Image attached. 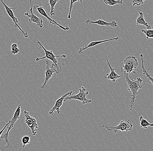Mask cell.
Segmentation results:
<instances>
[{
  "label": "cell",
  "instance_id": "14",
  "mask_svg": "<svg viewBox=\"0 0 153 151\" xmlns=\"http://www.w3.org/2000/svg\"><path fill=\"white\" fill-rule=\"evenodd\" d=\"M119 38L118 37H116V38H113V39H107V40H103V41H95V42H91L88 45H86L83 48H81L79 49L78 53L79 54H83V51H84L87 48H89L93 47L97 45H99V44L103 43L106 42H109V41H118L119 40Z\"/></svg>",
  "mask_w": 153,
  "mask_h": 151
},
{
  "label": "cell",
  "instance_id": "15",
  "mask_svg": "<svg viewBox=\"0 0 153 151\" xmlns=\"http://www.w3.org/2000/svg\"><path fill=\"white\" fill-rule=\"evenodd\" d=\"M21 106H22L21 105H19L18 106L14 113V115L12 119L9 121L8 123H7V128H8L9 126L14 127L15 122H17V120L20 118L21 113Z\"/></svg>",
  "mask_w": 153,
  "mask_h": 151
},
{
  "label": "cell",
  "instance_id": "2",
  "mask_svg": "<svg viewBox=\"0 0 153 151\" xmlns=\"http://www.w3.org/2000/svg\"><path fill=\"white\" fill-rule=\"evenodd\" d=\"M38 44L39 45V49L42 48L44 50L45 52V56L44 57H42V58H36V62H38L40 60L44 59H47L48 60H51L53 62V63L55 65V67L57 69V71L58 73H60L62 71V68L61 67V65L58 63V62L57 59V57H61V58H66L67 56L66 55H55L53 54L52 51L47 50L45 49L42 45L41 43L39 41L38 42Z\"/></svg>",
  "mask_w": 153,
  "mask_h": 151
},
{
  "label": "cell",
  "instance_id": "12",
  "mask_svg": "<svg viewBox=\"0 0 153 151\" xmlns=\"http://www.w3.org/2000/svg\"><path fill=\"white\" fill-rule=\"evenodd\" d=\"M106 61H107V63H108V65L109 67L110 71L111 72L110 73L107 74L104 76L105 79H109V80H111L112 82L113 83H115L117 79H119L121 77V76L118 75L116 72H115V69L112 68V67L111 66V64L110 63L108 59L107 58H105Z\"/></svg>",
  "mask_w": 153,
  "mask_h": 151
},
{
  "label": "cell",
  "instance_id": "7",
  "mask_svg": "<svg viewBox=\"0 0 153 151\" xmlns=\"http://www.w3.org/2000/svg\"><path fill=\"white\" fill-rule=\"evenodd\" d=\"M55 68H56L55 65L53 63H52L51 65L49 62V60L47 59L46 61V70L45 72V76L44 84L42 86H41V88L44 89L47 86V84L48 82L50 79V78L53 76V73H58L57 70L55 69Z\"/></svg>",
  "mask_w": 153,
  "mask_h": 151
},
{
  "label": "cell",
  "instance_id": "18",
  "mask_svg": "<svg viewBox=\"0 0 153 151\" xmlns=\"http://www.w3.org/2000/svg\"><path fill=\"white\" fill-rule=\"evenodd\" d=\"M143 54H141L140 55V58H141V64H142V70L140 71H142L143 73V74L145 75L146 76V77H147V78H148V80L151 82V83H152V85L153 84V78L152 77H151L150 76V74L148 73V72H147L146 70L145 69V68H144V65H143Z\"/></svg>",
  "mask_w": 153,
  "mask_h": 151
},
{
  "label": "cell",
  "instance_id": "26",
  "mask_svg": "<svg viewBox=\"0 0 153 151\" xmlns=\"http://www.w3.org/2000/svg\"><path fill=\"white\" fill-rule=\"evenodd\" d=\"M147 0H133V6H135V5L140 6L144 4V2Z\"/></svg>",
  "mask_w": 153,
  "mask_h": 151
},
{
  "label": "cell",
  "instance_id": "6",
  "mask_svg": "<svg viewBox=\"0 0 153 151\" xmlns=\"http://www.w3.org/2000/svg\"><path fill=\"white\" fill-rule=\"evenodd\" d=\"M0 2L4 6L5 10L6 12L7 13L8 16L11 18V19L10 20V21H12L14 22V26L15 27L18 28L19 30L23 34L25 38H28V35L27 34V31L26 32H25L24 30L22 29L20 26L18 24L19 23V21H18V19L14 16V12L13 11V9H16V7H10L8 6L4 2L3 0H0Z\"/></svg>",
  "mask_w": 153,
  "mask_h": 151
},
{
  "label": "cell",
  "instance_id": "13",
  "mask_svg": "<svg viewBox=\"0 0 153 151\" xmlns=\"http://www.w3.org/2000/svg\"><path fill=\"white\" fill-rule=\"evenodd\" d=\"M85 23L90 25L97 24L98 25L105 26H110L113 28H116L117 26V23L115 21H112L111 22H108L102 20L98 19L97 21H93L90 19H88L85 21Z\"/></svg>",
  "mask_w": 153,
  "mask_h": 151
},
{
  "label": "cell",
  "instance_id": "24",
  "mask_svg": "<svg viewBox=\"0 0 153 151\" xmlns=\"http://www.w3.org/2000/svg\"><path fill=\"white\" fill-rule=\"evenodd\" d=\"M30 140V136L29 135H28V136L25 135V136H23L22 137V142L23 144V148H25L26 145L29 144Z\"/></svg>",
  "mask_w": 153,
  "mask_h": 151
},
{
  "label": "cell",
  "instance_id": "21",
  "mask_svg": "<svg viewBox=\"0 0 153 151\" xmlns=\"http://www.w3.org/2000/svg\"><path fill=\"white\" fill-rule=\"evenodd\" d=\"M13 126H9L8 127L7 129H8V130H7V132H6V133L4 134L3 135H1V138H3V139L4 140L5 142L6 143H7V146H9V137H8V135H9V132L13 128Z\"/></svg>",
  "mask_w": 153,
  "mask_h": 151
},
{
  "label": "cell",
  "instance_id": "5",
  "mask_svg": "<svg viewBox=\"0 0 153 151\" xmlns=\"http://www.w3.org/2000/svg\"><path fill=\"white\" fill-rule=\"evenodd\" d=\"M79 92L77 94H71L65 97L64 102L74 99L81 101L83 105L91 103V100L88 99L87 98V95L89 94V92L88 91H87V89L85 88L82 86L81 89H79Z\"/></svg>",
  "mask_w": 153,
  "mask_h": 151
},
{
  "label": "cell",
  "instance_id": "16",
  "mask_svg": "<svg viewBox=\"0 0 153 151\" xmlns=\"http://www.w3.org/2000/svg\"><path fill=\"white\" fill-rule=\"evenodd\" d=\"M136 25H140L146 27L147 29H152L151 25L148 23L144 19V16L142 12H139V16L136 20Z\"/></svg>",
  "mask_w": 153,
  "mask_h": 151
},
{
  "label": "cell",
  "instance_id": "22",
  "mask_svg": "<svg viewBox=\"0 0 153 151\" xmlns=\"http://www.w3.org/2000/svg\"><path fill=\"white\" fill-rule=\"evenodd\" d=\"M141 32H143L146 35V39L147 40L153 38V30L152 29L142 30H141Z\"/></svg>",
  "mask_w": 153,
  "mask_h": 151
},
{
  "label": "cell",
  "instance_id": "25",
  "mask_svg": "<svg viewBox=\"0 0 153 151\" xmlns=\"http://www.w3.org/2000/svg\"><path fill=\"white\" fill-rule=\"evenodd\" d=\"M11 53L14 54H18L19 52V49L17 44L14 43L11 46Z\"/></svg>",
  "mask_w": 153,
  "mask_h": 151
},
{
  "label": "cell",
  "instance_id": "23",
  "mask_svg": "<svg viewBox=\"0 0 153 151\" xmlns=\"http://www.w3.org/2000/svg\"><path fill=\"white\" fill-rule=\"evenodd\" d=\"M82 1H83V0H70V5L69 12V14L68 16V19H70L71 18L72 10L74 3L76 2L82 3Z\"/></svg>",
  "mask_w": 153,
  "mask_h": 151
},
{
  "label": "cell",
  "instance_id": "20",
  "mask_svg": "<svg viewBox=\"0 0 153 151\" xmlns=\"http://www.w3.org/2000/svg\"><path fill=\"white\" fill-rule=\"evenodd\" d=\"M105 4L110 6H114L117 4L122 5L123 3V0H104Z\"/></svg>",
  "mask_w": 153,
  "mask_h": 151
},
{
  "label": "cell",
  "instance_id": "11",
  "mask_svg": "<svg viewBox=\"0 0 153 151\" xmlns=\"http://www.w3.org/2000/svg\"><path fill=\"white\" fill-rule=\"evenodd\" d=\"M72 91H69V92H67L65 94H63L59 99H57L55 104H54L53 107L50 110L49 112V114L50 115H53V113H54L53 112H54V111H56L57 113H60V108L62 107L63 102H64V99H65V97H67L68 95L72 94Z\"/></svg>",
  "mask_w": 153,
  "mask_h": 151
},
{
  "label": "cell",
  "instance_id": "3",
  "mask_svg": "<svg viewBox=\"0 0 153 151\" xmlns=\"http://www.w3.org/2000/svg\"><path fill=\"white\" fill-rule=\"evenodd\" d=\"M138 65V61L135 56L132 55L127 57L124 61V65L120 66L121 71L128 74L133 73L137 74L136 71Z\"/></svg>",
  "mask_w": 153,
  "mask_h": 151
},
{
  "label": "cell",
  "instance_id": "1",
  "mask_svg": "<svg viewBox=\"0 0 153 151\" xmlns=\"http://www.w3.org/2000/svg\"><path fill=\"white\" fill-rule=\"evenodd\" d=\"M122 73L124 74V78L126 80L128 86V90L131 91L132 93L131 95V97H130L131 102L129 103L130 105V110L133 111V107L135 104V100L136 97L138 94L139 90L142 88V83L143 80L141 78L138 77L137 80H131L129 78L128 74L122 71Z\"/></svg>",
  "mask_w": 153,
  "mask_h": 151
},
{
  "label": "cell",
  "instance_id": "8",
  "mask_svg": "<svg viewBox=\"0 0 153 151\" xmlns=\"http://www.w3.org/2000/svg\"><path fill=\"white\" fill-rule=\"evenodd\" d=\"M24 115L26 118L25 119V123L31 129L32 131V135H35L37 133V132L35 131V129H38V124L37 123V120L34 118L30 116L29 112L26 111H24Z\"/></svg>",
  "mask_w": 153,
  "mask_h": 151
},
{
  "label": "cell",
  "instance_id": "19",
  "mask_svg": "<svg viewBox=\"0 0 153 151\" xmlns=\"http://www.w3.org/2000/svg\"><path fill=\"white\" fill-rule=\"evenodd\" d=\"M140 121V127L144 129H147L148 127H153V123H149L146 119H144L142 116H140L139 118Z\"/></svg>",
  "mask_w": 153,
  "mask_h": 151
},
{
  "label": "cell",
  "instance_id": "17",
  "mask_svg": "<svg viewBox=\"0 0 153 151\" xmlns=\"http://www.w3.org/2000/svg\"><path fill=\"white\" fill-rule=\"evenodd\" d=\"M60 1V0H49V3L44 6V7H45L48 5H50L51 12H50V16H53V15H55L54 7H55V5L57 4V3Z\"/></svg>",
  "mask_w": 153,
  "mask_h": 151
},
{
  "label": "cell",
  "instance_id": "9",
  "mask_svg": "<svg viewBox=\"0 0 153 151\" xmlns=\"http://www.w3.org/2000/svg\"><path fill=\"white\" fill-rule=\"evenodd\" d=\"M44 7H45L44 6L41 7L37 5H34V6H33V9L37 10H38V12H39V14H41V15H42L44 17H45L49 21L50 23L51 24L58 26L59 28H62V29L64 30H70V28L66 26V27H63V26L59 25L55 20L51 19V18L47 14L45 10L44 9Z\"/></svg>",
  "mask_w": 153,
  "mask_h": 151
},
{
  "label": "cell",
  "instance_id": "4",
  "mask_svg": "<svg viewBox=\"0 0 153 151\" xmlns=\"http://www.w3.org/2000/svg\"><path fill=\"white\" fill-rule=\"evenodd\" d=\"M133 125L132 124L131 120L128 119L127 121L122 120L117 126H109L107 125L102 126V128H105L109 131H113L115 133H117L118 131L122 132H128L131 130Z\"/></svg>",
  "mask_w": 153,
  "mask_h": 151
},
{
  "label": "cell",
  "instance_id": "10",
  "mask_svg": "<svg viewBox=\"0 0 153 151\" xmlns=\"http://www.w3.org/2000/svg\"><path fill=\"white\" fill-rule=\"evenodd\" d=\"M32 1L31 0H30V14H29L28 12H26L25 13V16L28 17L29 19V22L30 23H34L36 24L40 28H42L43 27V21L42 18H39L37 17L36 15H34L33 12V8H32Z\"/></svg>",
  "mask_w": 153,
  "mask_h": 151
},
{
  "label": "cell",
  "instance_id": "27",
  "mask_svg": "<svg viewBox=\"0 0 153 151\" xmlns=\"http://www.w3.org/2000/svg\"><path fill=\"white\" fill-rule=\"evenodd\" d=\"M7 124H5V126L4 127L3 129H2L0 131V137H1V135H2V134L3 132L4 131V130H5V129H6V128H7Z\"/></svg>",
  "mask_w": 153,
  "mask_h": 151
}]
</instances>
